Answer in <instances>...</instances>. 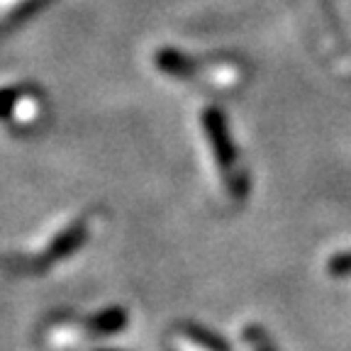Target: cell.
Here are the masks:
<instances>
[{
	"label": "cell",
	"instance_id": "6da1fadb",
	"mask_svg": "<svg viewBox=\"0 0 351 351\" xmlns=\"http://www.w3.org/2000/svg\"><path fill=\"white\" fill-rule=\"evenodd\" d=\"M95 227H98V215L83 213L76 219H71L69 225L61 227L42 249H34L27 256L5 258L3 266L15 276H44L54 266L69 261L76 252H81L90 241Z\"/></svg>",
	"mask_w": 351,
	"mask_h": 351
},
{
	"label": "cell",
	"instance_id": "3957f363",
	"mask_svg": "<svg viewBox=\"0 0 351 351\" xmlns=\"http://www.w3.org/2000/svg\"><path fill=\"white\" fill-rule=\"evenodd\" d=\"M203 130L210 147H213L215 161H217V169L222 173V181H225L227 191L232 193V197H241L247 193L249 181L239 164V154H237L234 142H232L230 132H227L225 115L217 108H208L203 112Z\"/></svg>",
	"mask_w": 351,
	"mask_h": 351
},
{
	"label": "cell",
	"instance_id": "8992f818",
	"mask_svg": "<svg viewBox=\"0 0 351 351\" xmlns=\"http://www.w3.org/2000/svg\"><path fill=\"white\" fill-rule=\"evenodd\" d=\"M329 271L335 276H351V252L339 254L329 261Z\"/></svg>",
	"mask_w": 351,
	"mask_h": 351
},
{
	"label": "cell",
	"instance_id": "5b68a950",
	"mask_svg": "<svg viewBox=\"0 0 351 351\" xmlns=\"http://www.w3.org/2000/svg\"><path fill=\"white\" fill-rule=\"evenodd\" d=\"M156 66H159L161 71L169 73V76H176V78H186L193 73V61L186 59V56L181 54V51H173V49H164L156 54Z\"/></svg>",
	"mask_w": 351,
	"mask_h": 351
},
{
	"label": "cell",
	"instance_id": "7a4b0ae2",
	"mask_svg": "<svg viewBox=\"0 0 351 351\" xmlns=\"http://www.w3.org/2000/svg\"><path fill=\"white\" fill-rule=\"evenodd\" d=\"M130 317L122 307H108L95 315H56L44 324L42 341L49 349H73L86 341H95L100 337L117 335L127 327Z\"/></svg>",
	"mask_w": 351,
	"mask_h": 351
},
{
	"label": "cell",
	"instance_id": "52a82bcc",
	"mask_svg": "<svg viewBox=\"0 0 351 351\" xmlns=\"http://www.w3.org/2000/svg\"><path fill=\"white\" fill-rule=\"evenodd\" d=\"M103 351H115V349H103ZM117 351H120V349H117Z\"/></svg>",
	"mask_w": 351,
	"mask_h": 351
},
{
	"label": "cell",
	"instance_id": "277c9868",
	"mask_svg": "<svg viewBox=\"0 0 351 351\" xmlns=\"http://www.w3.org/2000/svg\"><path fill=\"white\" fill-rule=\"evenodd\" d=\"M0 120L15 127L32 125L37 120V105L17 88H0Z\"/></svg>",
	"mask_w": 351,
	"mask_h": 351
}]
</instances>
